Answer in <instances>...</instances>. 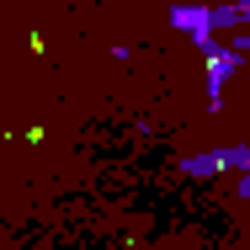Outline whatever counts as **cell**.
<instances>
[{
    "instance_id": "cell-2",
    "label": "cell",
    "mask_w": 250,
    "mask_h": 250,
    "mask_svg": "<svg viewBox=\"0 0 250 250\" xmlns=\"http://www.w3.org/2000/svg\"><path fill=\"white\" fill-rule=\"evenodd\" d=\"M229 165H250V149H208V154H192L181 170H187V176H218V170H229Z\"/></svg>"
},
{
    "instance_id": "cell-1",
    "label": "cell",
    "mask_w": 250,
    "mask_h": 250,
    "mask_svg": "<svg viewBox=\"0 0 250 250\" xmlns=\"http://www.w3.org/2000/svg\"><path fill=\"white\" fill-rule=\"evenodd\" d=\"M245 69V53L240 48H208V101L218 106V96H224V80H234Z\"/></svg>"
}]
</instances>
